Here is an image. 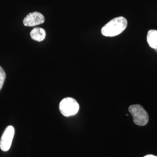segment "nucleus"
<instances>
[{"instance_id": "nucleus-5", "label": "nucleus", "mask_w": 157, "mask_h": 157, "mask_svg": "<svg viewBox=\"0 0 157 157\" xmlns=\"http://www.w3.org/2000/svg\"><path fill=\"white\" fill-rule=\"evenodd\" d=\"M45 19L43 14L39 12L29 13L23 20V24L25 26L33 27L44 22Z\"/></svg>"}, {"instance_id": "nucleus-2", "label": "nucleus", "mask_w": 157, "mask_h": 157, "mask_svg": "<svg viewBox=\"0 0 157 157\" xmlns=\"http://www.w3.org/2000/svg\"><path fill=\"white\" fill-rule=\"evenodd\" d=\"M129 111L133 118V122L138 126H145L149 120V117L146 110L140 105H130Z\"/></svg>"}, {"instance_id": "nucleus-4", "label": "nucleus", "mask_w": 157, "mask_h": 157, "mask_svg": "<svg viewBox=\"0 0 157 157\" xmlns=\"http://www.w3.org/2000/svg\"><path fill=\"white\" fill-rule=\"evenodd\" d=\"M15 135V129L12 126H8L4 130L0 141V148L3 151H8L11 146Z\"/></svg>"}, {"instance_id": "nucleus-8", "label": "nucleus", "mask_w": 157, "mask_h": 157, "mask_svg": "<svg viewBox=\"0 0 157 157\" xmlns=\"http://www.w3.org/2000/svg\"><path fill=\"white\" fill-rule=\"evenodd\" d=\"M6 75L5 71L2 69V67H0V90H1L6 79Z\"/></svg>"}, {"instance_id": "nucleus-1", "label": "nucleus", "mask_w": 157, "mask_h": 157, "mask_svg": "<svg viewBox=\"0 0 157 157\" xmlns=\"http://www.w3.org/2000/svg\"><path fill=\"white\" fill-rule=\"evenodd\" d=\"M128 21L123 17H117L110 21L101 29V33L106 37H114L122 33L127 28Z\"/></svg>"}, {"instance_id": "nucleus-3", "label": "nucleus", "mask_w": 157, "mask_h": 157, "mask_svg": "<svg viewBox=\"0 0 157 157\" xmlns=\"http://www.w3.org/2000/svg\"><path fill=\"white\" fill-rule=\"evenodd\" d=\"M59 110L65 117L76 115L79 110L78 102L73 98L67 97L63 99L59 104Z\"/></svg>"}, {"instance_id": "nucleus-7", "label": "nucleus", "mask_w": 157, "mask_h": 157, "mask_svg": "<svg viewBox=\"0 0 157 157\" xmlns=\"http://www.w3.org/2000/svg\"><path fill=\"white\" fill-rule=\"evenodd\" d=\"M147 41L149 46L157 52V30H150L147 36Z\"/></svg>"}, {"instance_id": "nucleus-9", "label": "nucleus", "mask_w": 157, "mask_h": 157, "mask_svg": "<svg viewBox=\"0 0 157 157\" xmlns=\"http://www.w3.org/2000/svg\"><path fill=\"white\" fill-rule=\"evenodd\" d=\"M144 157H157L156 156H155V155H146V156H144Z\"/></svg>"}, {"instance_id": "nucleus-6", "label": "nucleus", "mask_w": 157, "mask_h": 157, "mask_svg": "<svg viewBox=\"0 0 157 157\" xmlns=\"http://www.w3.org/2000/svg\"><path fill=\"white\" fill-rule=\"evenodd\" d=\"M30 37L34 40L40 42L45 39L46 33L43 28H35L30 32Z\"/></svg>"}]
</instances>
